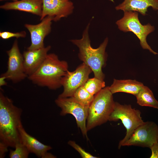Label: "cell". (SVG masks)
<instances>
[{
	"instance_id": "obj_1",
	"label": "cell",
	"mask_w": 158,
	"mask_h": 158,
	"mask_svg": "<svg viewBox=\"0 0 158 158\" xmlns=\"http://www.w3.org/2000/svg\"><path fill=\"white\" fill-rule=\"evenodd\" d=\"M22 110L15 105L12 99L0 91V140L8 147L14 148L20 141V128Z\"/></svg>"
},
{
	"instance_id": "obj_2",
	"label": "cell",
	"mask_w": 158,
	"mask_h": 158,
	"mask_svg": "<svg viewBox=\"0 0 158 158\" xmlns=\"http://www.w3.org/2000/svg\"><path fill=\"white\" fill-rule=\"evenodd\" d=\"M68 71L67 62L60 60L57 55L51 53L47 54L37 70L28 78L39 86L56 90L62 86V79Z\"/></svg>"
},
{
	"instance_id": "obj_3",
	"label": "cell",
	"mask_w": 158,
	"mask_h": 158,
	"mask_svg": "<svg viewBox=\"0 0 158 158\" xmlns=\"http://www.w3.org/2000/svg\"><path fill=\"white\" fill-rule=\"evenodd\" d=\"M89 25V23L84 31L81 39L72 40L71 42L79 48V59L91 68L94 77L104 80L105 75L102 71V68L105 66L107 59L105 50L108 38H106L98 48H92L88 34Z\"/></svg>"
},
{
	"instance_id": "obj_4",
	"label": "cell",
	"mask_w": 158,
	"mask_h": 158,
	"mask_svg": "<svg viewBox=\"0 0 158 158\" xmlns=\"http://www.w3.org/2000/svg\"><path fill=\"white\" fill-rule=\"evenodd\" d=\"M112 95L107 86L94 95L88 109L86 122L87 131L109 121L115 103Z\"/></svg>"
},
{
	"instance_id": "obj_5",
	"label": "cell",
	"mask_w": 158,
	"mask_h": 158,
	"mask_svg": "<svg viewBox=\"0 0 158 158\" xmlns=\"http://www.w3.org/2000/svg\"><path fill=\"white\" fill-rule=\"evenodd\" d=\"M141 114L139 110L133 108L130 105H122L115 102L109 121H116L121 120L126 130L125 137L119 143L118 149L129 139L135 129L144 123Z\"/></svg>"
},
{
	"instance_id": "obj_6",
	"label": "cell",
	"mask_w": 158,
	"mask_h": 158,
	"mask_svg": "<svg viewBox=\"0 0 158 158\" xmlns=\"http://www.w3.org/2000/svg\"><path fill=\"white\" fill-rule=\"evenodd\" d=\"M124 12L123 17L116 22L119 29L124 32H133L140 40V45L143 49H147L155 55L157 54L152 49L146 40L147 35L155 30L154 26L149 23L142 25L139 20L137 12Z\"/></svg>"
},
{
	"instance_id": "obj_7",
	"label": "cell",
	"mask_w": 158,
	"mask_h": 158,
	"mask_svg": "<svg viewBox=\"0 0 158 158\" xmlns=\"http://www.w3.org/2000/svg\"><path fill=\"white\" fill-rule=\"evenodd\" d=\"M55 103L61 109V115L70 114L75 117L78 127L80 129L83 135L87 138L86 121L89 108L81 104L73 97H58L55 100Z\"/></svg>"
},
{
	"instance_id": "obj_8",
	"label": "cell",
	"mask_w": 158,
	"mask_h": 158,
	"mask_svg": "<svg viewBox=\"0 0 158 158\" xmlns=\"http://www.w3.org/2000/svg\"><path fill=\"white\" fill-rule=\"evenodd\" d=\"M92 72L91 68L84 63L78 66L73 71L68 70L62 79L61 85L63 87V91L58 97H73L75 91L83 85L88 80L89 75Z\"/></svg>"
},
{
	"instance_id": "obj_9",
	"label": "cell",
	"mask_w": 158,
	"mask_h": 158,
	"mask_svg": "<svg viewBox=\"0 0 158 158\" xmlns=\"http://www.w3.org/2000/svg\"><path fill=\"white\" fill-rule=\"evenodd\" d=\"M6 53L8 56L7 69L0 77L11 80L14 83L20 82L28 78L24 71L23 55L20 51L17 40Z\"/></svg>"
},
{
	"instance_id": "obj_10",
	"label": "cell",
	"mask_w": 158,
	"mask_h": 158,
	"mask_svg": "<svg viewBox=\"0 0 158 158\" xmlns=\"http://www.w3.org/2000/svg\"><path fill=\"white\" fill-rule=\"evenodd\" d=\"M158 142V127L152 121L144 122L134 130L123 146H135L150 148Z\"/></svg>"
},
{
	"instance_id": "obj_11",
	"label": "cell",
	"mask_w": 158,
	"mask_h": 158,
	"mask_svg": "<svg viewBox=\"0 0 158 158\" xmlns=\"http://www.w3.org/2000/svg\"><path fill=\"white\" fill-rule=\"evenodd\" d=\"M73 9V4L70 0H42L40 20L49 16L56 22L70 15Z\"/></svg>"
},
{
	"instance_id": "obj_12",
	"label": "cell",
	"mask_w": 158,
	"mask_h": 158,
	"mask_svg": "<svg viewBox=\"0 0 158 158\" xmlns=\"http://www.w3.org/2000/svg\"><path fill=\"white\" fill-rule=\"evenodd\" d=\"M52 21L51 17L47 16L38 24L24 25L30 33L31 40V44L27 50H35L44 47V40L51 31Z\"/></svg>"
},
{
	"instance_id": "obj_13",
	"label": "cell",
	"mask_w": 158,
	"mask_h": 158,
	"mask_svg": "<svg viewBox=\"0 0 158 158\" xmlns=\"http://www.w3.org/2000/svg\"><path fill=\"white\" fill-rule=\"evenodd\" d=\"M51 48V46L49 45L37 49L27 50L23 52V55L24 69L28 77L39 68L45 59Z\"/></svg>"
},
{
	"instance_id": "obj_14",
	"label": "cell",
	"mask_w": 158,
	"mask_h": 158,
	"mask_svg": "<svg viewBox=\"0 0 158 158\" xmlns=\"http://www.w3.org/2000/svg\"><path fill=\"white\" fill-rule=\"evenodd\" d=\"M0 8L6 10H14L29 13L41 17L42 0H18L5 3Z\"/></svg>"
},
{
	"instance_id": "obj_15",
	"label": "cell",
	"mask_w": 158,
	"mask_h": 158,
	"mask_svg": "<svg viewBox=\"0 0 158 158\" xmlns=\"http://www.w3.org/2000/svg\"><path fill=\"white\" fill-rule=\"evenodd\" d=\"M20 141L27 147L30 153L35 154L38 157L43 158L45 153L52 149L28 134L23 126L19 129Z\"/></svg>"
},
{
	"instance_id": "obj_16",
	"label": "cell",
	"mask_w": 158,
	"mask_h": 158,
	"mask_svg": "<svg viewBox=\"0 0 158 158\" xmlns=\"http://www.w3.org/2000/svg\"><path fill=\"white\" fill-rule=\"evenodd\" d=\"M151 7L155 11H158V0H124L115 7L116 10L124 12L132 11L138 12L145 16L148 8Z\"/></svg>"
},
{
	"instance_id": "obj_17",
	"label": "cell",
	"mask_w": 158,
	"mask_h": 158,
	"mask_svg": "<svg viewBox=\"0 0 158 158\" xmlns=\"http://www.w3.org/2000/svg\"><path fill=\"white\" fill-rule=\"evenodd\" d=\"M143 84L134 80H118L114 79L109 88L112 94L123 92L135 96L144 86Z\"/></svg>"
},
{
	"instance_id": "obj_18",
	"label": "cell",
	"mask_w": 158,
	"mask_h": 158,
	"mask_svg": "<svg viewBox=\"0 0 158 158\" xmlns=\"http://www.w3.org/2000/svg\"><path fill=\"white\" fill-rule=\"evenodd\" d=\"M138 104L142 106L152 107L158 109V101L147 87L144 85L135 96Z\"/></svg>"
},
{
	"instance_id": "obj_19",
	"label": "cell",
	"mask_w": 158,
	"mask_h": 158,
	"mask_svg": "<svg viewBox=\"0 0 158 158\" xmlns=\"http://www.w3.org/2000/svg\"><path fill=\"white\" fill-rule=\"evenodd\" d=\"M73 97L81 104L89 108L94 96L89 93L83 85L75 91Z\"/></svg>"
},
{
	"instance_id": "obj_20",
	"label": "cell",
	"mask_w": 158,
	"mask_h": 158,
	"mask_svg": "<svg viewBox=\"0 0 158 158\" xmlns=\"http://www.w3.org/2000/svg\"><path fill=\"white\" fill-rule=\"evenodd\" d=\"M86 90L91 95H95L105 87V82L94 77L89 78L83 85Z\"/></svg>"
},
{
	"instance_id": "obj_21",
	"label": "cell",
	"mask_w": 158,
	"mask_h": 158,
	"mask_svg": "<svg viewBox=\"0 0 158 158\" xmlns=\"http://www.w3.org/2000/svg\"><path fill=\"white\" fill-rule=\"evenodd\" d=\"M14 150H10L9 156L11 158H27L30 153L27 147L20 141L15 146Z\"/></svg>"
},
{
	"instance_id": "obj_22",
	"label": "cell",
	"mask_w": 158,
	"mask_h": 158,
	"mask_svg": "<svg viewBox=\"0 0 158 158\" xmlns=\"http://www.w3.org/2000/svg\"><path fill=\"white\" fill-rule=\"evenodd\" d=\"M26 33L25 31H23L19 32H12L9 31H1L0 32V37L3 39L6 40L12 37L18 38L20 37H25Z\"/></svg>"
},
{
	"instance_id": "obj_23",
	"label": "cell",
	"mask_w": 158,
	"mask_h": 158,
	"mask_svg": "<svg viewBox=\"0 0 158 158\" xmlns=\"http://www.w3.org/2000/svg\"><path fill=\"white\" fill-rule=\"evenodd\" d=\"M68 144L77 151L83 158H97L90 153L86 152L85 150L73 141L70 140Z\"/></svg>"
},
{
	"instance_id": "obj_24",
	"label": "cell",
	"mask_w": 158,
	"mask_h": 158,
	"mask_svg": "<svg viewBox=\"0 0 158 158\" xmlns=\"http://www.w3.org/2000/svg\"><path fill=\"white\" fill-rule=\"evenodd\" d=\"M152 154L150 158H158V142L152 145L150 148Z\"/></svg>"
},
{
	"instance_id": "obj_25",
	"label": "cell",
	"mask_w": 158,
	"mask_h": 158,
	"mask_svg": "<svg viewBox=\"0 0 158 158\" xmlns=\"http://www.w3.org/2000/svg\"><path fill=\"white\" fill-rule=\"evenodd\" d=\"M8 147L4 143L0 142V158L5 157L6 153L8 151Z\"/></svg>"
},
{
	"instance_id": "obj_26",
	"label": "cell",
	"mask_w": 158,
	"mask_h": 158,
	"mask_svg": "<svg viewBox=\"0 0 158 158\" xmlns=\"http://www.w3.org/2000/svg\"><path fill=\"white\" fill-rule=\"evenodd\" d=\"M4 0H0V1H4ZM13 0V1H17V0Z\"/></svg>"
},
{
	"instance_id": "obj_27",
	"label": "cell",
	"mask_w": 158,
	"mask_h": 158,
	"mask_svg": "<svg viewBox=\"0 0 158 158\" xmlns=\"http://www.w3.org/2000/svg\"><path fill=\"white\" fill-rule=\"evenodd\" d=\"M157 13H158V12H157Z\"/></svg>"
}]
</instances>
